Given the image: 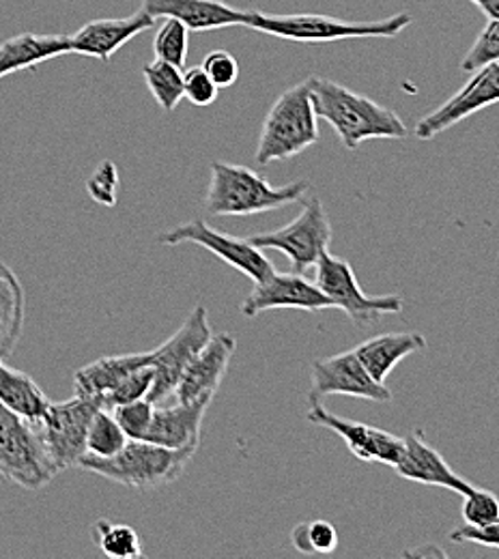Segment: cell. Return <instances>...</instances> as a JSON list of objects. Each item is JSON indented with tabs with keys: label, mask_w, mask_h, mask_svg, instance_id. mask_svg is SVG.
Masks as SVG:
<instances>
[{
	"label": "cell",
	"mask_w": 499,
	"mask_h": 559,
	"mask_svg": "<svg viewBox=\"0 0 499 559\" xmlns=\"http://www.w3.org/2000/svg\"><path fill=\"white\" fill-rule=\"evenodd\" d=\"M319 119L330 123L345 148L356 151L366 140H401L409 134L405 121L375 99L323 78L306 80Z\"/></svg>",
	"instance_id": "cell-1"
},
{
	"label": "cell",
	"mask_w": 499,
	"mask_h": 559,
	"mask_svg": "<svg viewBox=\"0 0 499 559\" xmlns=\"http://www.w3.org/2000/svg\"><path fill=\"white\" fill-rule=\"evenodd\" d=\"M199 448H164L144 439H128L123 450L110 459L84 454L80 469L97 474L128 489H159L179 480Z\"/></svg>",
	"instance_id": "cell-2"
},
{
	"label": "cell",
	"mask_w": 499,
	"mask_h": 559,
	"mask_svg": "<svg viewBox=\"0 0 499 559\" xmlns=\"http://www.w3.org/2000/svg\"><path fill=\"white\" fill-rule=\"evenodd\" d=\"M306 194V181H293L276 188L263 175L246 166L214 162L205 210L210 215H257L299 203Z\"/></svg>",
	"instance_id": "cell-3"
},
{
	"label": "cell",
	"mask_w": 499,
	"mask_h": 559,
	"mask_svg": "<svg viewBox=\"0 0 499 559\" xmlns=\"http://www.w3.org/2000/svg\"><path fill=\"white\" fill-rule=\"evenodd\" d=\"M414 17L409 13H396L385 20L372 22H347L332 15L317 13H293V15H274L248 9L246 26L278 39L297 41V44H328L341 39H392L401 35Z\"/></svg>",
	"instance_id": "cell-4"
},
{
	"label": "cell",
	"mask_w": 499,
	"mask_h": 559,
	"mask_svg": "<svg viewBox=\"0 0 499 559\" xmlns=\"http://www.w3.org/2000/svg\"><path fill=\"white\" fill-rule=\"evenodd\" d=\"M319 140V117L314 112L310 88L299 82L272 104L257 144L254 159L261 166L285 162Z\"/></svg>",
	"instance_id": "cell-5"
},
{
	"label": "cell",
	"mask_w": 499,
	"mask_h": 559,
	"mask_svg": "<svg viewBox=\"0 0 499 559\" xmlns=\"http://www.w3.org/2000/svg\"><path fill=\"white\" fill-rule=\"evenodd\" d=\"M59 474L37 421L0 405V476L20 489L41 490Z\"/></svg>",
	"instance_id": "cell-6"
},
{
	"label": "cell",
	"mask_w": 499,
	"mask_h": 559,
	"mask_svg": "<svg viewBox=\"0 0 499 559\" xmlns=\"http://www.w3.org/2000/svg\"><path fill=\"white\" fill-rule=\"evenodd\" d=\"M246 241L259 250H278L288 259L295 274H306L330 250L332 224L323 203L310 197L293 222L276 230L257 233Z\"/></svg>",
	"instance_id": "cell-7"
},
{
	"label": "cell",
	"mask_w": 499,
	"mask_h": 559,
	"mask_svg": "<svg viewBox=\"0 0 499 559\" xmlns=\"http://www.w3.org/2000/svg\"><path fill=\"white\" fill-rule=\"evenodd\" d=\"M317 286L332 301V308L343 310L357 328L375 325L385 314L403 312V299L399 295L370 297L361 290L356 272L349 261L325 252L317 265Z\"/></svg>",
	"instance_id": "cell-8"
},
{
	"label": "cell",
	"mask_w": 499,
	"mask_h": 559,
	"mask_svg": "<svg viewBox=\"0 0 499 559\" xmlns=\"http://www.w3.org/2000/svg\"><path fill=\"white\" fill-rule=\"evenodd\" d=\"M210 314L205 306H197L183 325L157 349L151 350V366L155 370L153 388L146 396L153 405H164L168 399L175 396L177 383L197 353L203 349L212 338Z\"/></svg>",
	"instance_id": "cell-9"
},
{
	"label": "cell",
	"mask_w": 499,
	"mask_h": 559,
	"mask_svg": "<svg viewBox=\"0 0 499 559\" xmlns=\"http://www.w3.org/2000/svg\"><path fill=\"white\" fill-rule=\"evenodd\" d=\"M97 409L102 407L95 401L73 396L63 403H50L44 418L37 421L46 450L59 472L78 467L86 454V432Z\"/></svg>",
	"instance_id": "cell-10"
},
{
	"label": "cell",
	"mask_w": 499,
	"mask_h": 559,
	"mask_svg": "<svg viewBox=\"0 0 499 559\" xmlns=\"http://www.w3.org/2000/svg\"><path fill=\"white\" fill-rule=\"evenodd\" d=\"M157 243L162 246H181V243H194L205 250H210L219 261L230 265L233 270L241 272L254 282L272 276L276 270L272 261L263 254V250L250 246L246 239L230 237L226 233H219L212 228L203 219H192L188 224H181L173 230H166L157 237Z\"/></svg>",
	"instance_id": "cell-11"
},
{
	"label": "cell",
	"mask_w": 499,
	"mask_h": 559,
	"mask_svg": "<svg viewBox=\"0 0 499 559\" xmlns=\"http://www.w3.org/2000/svg\"><path fill=\"white\" fill-rule=\"evenodd\" d=\"M310 374V403H321V399L332 394L354 396L377 405L392 403V392L385 388V383H379L370 377V372L359 361L356 350H345L312 361Z\"/></svg>",
	"instance_id": "cell-12"
},
{
	"label": "cell",
	"mask_w": 499,
	"mask_h": 559,
	"mask_svg": "<svg viewBox=\"0 0 499 559\" xmlns=\"http://www.w3.org/2000/svg\"><path fill=\"white\" fill-rule=\"evenodd\" d=\"M472 73L474 75L450 99L416 123V139H437L476 112L499 104V61L487 63Z\"/></svg>",
	"instance_id": "cell-13"
},
{
	"label": "cell",
	"mask_w": 499,
	"mask_h": 559,
	"mask_svg": "<svg viewBox=\"0 0 499 559\" xmlns=\"http://www.w3.org/2000/svg\"><path fill=\"white\" fill-rule=\"evenodd\" d=\"M310 405L312 407L308 409L306 419L314 426L330 428L332 432H336L357 461L396 467V463L403 459V452H405L403 437H396V435H392L383 428L370 426V424H359L354 419L334 416L325 407H321V403H310Z\"/></svg>",
	"instance_id": "cell-14"
},
{
	"label": "cell",
	"mask_w": 499,
	"mask_h": 559,
	"mask_svg": "<svg viewBox=\"0 0 499 559\" xmlns=\"http://www.w3.org/2000/svg\"><path fill=\"white\" fill-rule=\"evenodd\" d=\"M281 308L321 312L332 308V301L317 286V282L304 278V274L274 272L272 276L254 282L252 293L241 304V314L248 319H254L261 312L281 310Z\"/></svg>",
	"instance_id": "cell-15"
},
{
	"label": "cell",
	"mask_w": 499,
	"mask_h": 559,
	"mask_svg": "<svg viewBox=\"0 0 499 559\" xmlns=\"http://www.w3.org/2000/svg\"><path fill=\"white\" fill-rule=\"evenodd\" d=\"M155 20L146 11H136L128 17L91 20L72 35V55L110 61L126 44L153 28Z\"/></svg>",
	"instance_id": "cell-16"
},
{
	"label": "cell",
	"mask_w": 499,
	"mask_h": 559,
	"mask_svg": "<svg viewBox=\"0 0 499 559\" xmlns=\"http://www.w3.org/2000/svg\"><path fill=\"white\" fill-rule=\"evenodd\" d=\"M214 396L205 394L188 403H175L170 407H155L151 426L144 441L164 445V448H199L201 430Z\"/></svg>",
	"instance_id": "cell-17"
},
{
	"label": "cell",
	"mask_w": 499,
	"mask_h": 559,
	"mask_svg": "<svg viewBox=\"0 0 499 559\" xmlns=\"http://www.w3.org/2000/svg\"><path fill=\"white\" fill-rule=\"evenodd\" d=\"M403 439H405V452L394 467L401 478L418 485H428V487H441L459 495H467L474 489V485L461 478L443 461V456L432 445H428L423 430H414Z\"/></svg>",
	"instance_id": "cell-18"
},
{
	"label": "cell",
	"mask_w": 499,
	"mask_h": 559,
	"mask_svg": "<svg viewBox=\"0 0 499 559\" xmlns=\"http://www.w3.org/2000/svg\"><path fill=\"white\" fill-rule=\"evenodd\" d=\"M235 350H237V338L233 334L212 336L210 343L197 353V357L190 361V366L181 374L175 390V401L188 403L205 394L215 396Z\"/></svg>",
	"instance_id": "cell-19"
},
{
	"label": "cell",
	"mask_w": 499,
	"mask_h": 559,
	"mask_svg": "<svg viewBox=\"0 0 499 559\" xmlns=\"http://www.w3.org/2000/svg\"><path fill=\"white\" fill-rule=\"evenodd\" d=\"M143 11L153 20L175 17L188 26V31L197 33L246 26L248 17V9H237L222 0H143Z\"/></svg>",
	"instance_id": "cell-20"
},
{
	"label": "cell",
	"mask_w": 499,
	"mask_h": 559,
	"mask_svg": "<svg viewBox=\"0 0 499 559\" xmlns=\"http://www.w3.org/2000/svg\"><path fill=\"white\" fill-rule=\"evenodd\" d=\"M151 364V350L130 355H108L82 366L73 374L75 396L95 401L102 407V399L115 390L130 372Z\"/></svg>",
	"instance_id": "cell-21"
},
{
	"label": "cell",
	"mask_w": 499,
	"mask_h": 559,
	"mask_svg": "<svg viewBox=\"0 0 499 559\" xmlns=\"http://www.w3.org/2000/svg\"><path fill=\"white\" fill-rule=\"evenodd\" d=\"M72 55V35L22 33L0 44V78Z\"/></svg>",
	"instance_id": "cell-22"
},
{
	"label": "cell",
	"mask_w": 499,
	"mask_h": 559,
	"mask_svg": "<svg viewBox=\"0 0 499 559\" xmlns=\"http://www.w3.org/2000/svg\"><path fill=\"white\" fill-rule=\"evenodd\" d=\"M428 349V341L418 332H401V334H381L357 347L356 355L370 377L379 383L392 374V370L409 355Z\"/></svg>",
	"instance_id": "cell-23"
},
{
	"label": "cell",
	"mask_w": 499,
	"mask_h": 559,
	"mask_svg": "<svg viewBox=\"0 0 499 559\" xmlns=\"http://www.w3.org/2000/svg\"><path fill=\"white\" fill-rule=\"evenodd\" d=\"M0 405L31 421L44 418L50 401L26 372L15 370L0 359Z\"/></svg>",
	"instance_id": "cell-24"
},
{
	"label": "cell",
	"mask_w": 499,
	"mask_h": 559,
	"mask_svg": "<svg viewBox=\"0 0 499 559\" xmlns=\"http://www.w3.org/2000/svg\"><path fill=\"white\" fill-rule=\"evenodd\" d=\"M26 297L17 276L0 261V359H7L20 343Z\"/></svg>",
	"instance_id": "cell-25"
},
{
	"label": "cell",
	"mask_w": 499,
	"mask_h": 559,
	"mask_svg": "<svg viewBox=\"0 0 499 559\" xmlns=\"http://www.w3.org/2000/svg\"><path fill=\"white\" fill-rule=\"evenodd\" d=\"M93 538L97 549L112 559L143 558V543L139 532L132 525L112 523V521H97L93 527Z\"/></svg>",
	"instance_id": "cell-26"
},
{
	"label": "cell",
	"mask_w": 499,
	"mask_h": 559,
	"mask_svg": "<svg viewBox=\"0 0 499 559\" xmlns=\"http://www.w3.org/2000/svg\"><path fill=\"white\" fill-rule=\"evenodd\" d=\"M144 82L164 112H173L183 99V71L177 66L155 59L144 66Z\"/></svg>",
	"instance_id": "cell-27"
},
{
	"label": "cell",
	"mask_w": 499,
	"mask_h": 559,
	"mask_svg": "<svg viewBox=\"0 0 499 559\" xmlns=\"http://www.w3.org/2000/svg\"><path fill=\"white\" fill-rule=\"evenodd\" d=\"M128 443L126 432L117 424L112 412L108 409H97L95 416L88 424L86 432V454L99 456V459H110L123 450Z\"/></svg>",
	"instance_id": "cell-28"
},
{
	"label": "cell",
	"mask_w": 499,
	"mask_h": 559,
	"mask_svg": "<svg viewBox=\"0 0 499 559\" xmlns=\"http://www.w3.org/2000/svg\"><path fill=\"white\" fill-rule=\"evenodd\" d=\"M290 543L299 554L306 556H330L338 547V532L330 521L314 519L293 527Z\"/></svg>",
	"instance_id": "cell-29"
},
{
	"label": "cell",
	"mask_w": 499,
	"mask_h": 559,
	"mask_svg": "<svg viewBox=\"0 0 499 559\" xmlns=\"http://www.w3.org/2000/svg\"><path fill=\"white\" fill-rule=\"evenodd\" d=\"M188 26H183L179 20L166 17V22L157 28L153 39L155 59L183 70L188 61Z\"/></svg>",
	"instance_id": "cell-30"
},
{
	"label": "cell",
	"mask_w": 499,
	"mask_h": 559,
	"mask_svg": "<svg viewBox=\"0 0 499 559\" xmlns=\"http://www.w3.org/2000/svg\"><path fill=\"white\" fill-rule=\"evenodd\" d=\"M153 377L155 370L151 364L136 368L134 372H130L115 390H110L104 399H102V409L112 412L119 405L126 403H134V401H143L148 396L151 388H153Z\"/></svg>",
	"instance_id": "cell-31"
},
{
	"label": "cell",
	"mask_w": 499,
	"mask_h": 559,
	"mask_svg": "<svg viewBox=\"0 0 499 559\" xmlns=\"http://www.w3.org/2000/svg\"><path fill=\"white\" fill-rule=\"evenodd\" d=\"M494 61H499V20H489V24L480 31L474 46L461 61V70L472 73Z\"/></svg>",
	"instance_id": "cell-32"
},
{
	"label": "cell",
	"mask_w": 499,
	"mask_h": 559,
	"mask_svg": "<svg viewBox=\"0 0 499 559\" xmlns=\"http://www.w3.org/2000/svg\"><path fill=\"white\" fill-rule=\"evenodd\" d=\"M153 409L155 405L151 401H134V403H126L112 409V416L117 419V424L121 426V430L126 432L128 439H144L146 430L151 426L153 418Z\"/></svg>",
	"instance_id": "cell-33"
},
{
	"label": "cell",
	"mask_w": 499,
	"mask_h": 559,
	"mask_svg": "<svg viewBox=\"0 0 499 559\" xmlns=\"http://www.w3.org/2000/svg\"><path fill=\"white\" fill-rule=\"evenodd\" d=\"M461 516L467 525H485L499 516V499L491 490L474 489L463 495Z\"/></svg>",
	"instance_id": "cell-34"
},
{
	"label": "cell",
	"mask_w": 499,
	"mask_h": 559,
	"mask_svg": "<svg viewBox=\"0 0 499 559\" xmlns=\"http://www.w3.org/2000/svg\"><path fill=\"white\" fill-rule=\"evenodd\" d=\"M86 190L95 203L112 207L117 203V190H119L117 166L112 162H102L91 175V179L86 181Z\"/></svg>",
	"instance_id": "cell-35"
},
{
	"label": "cell",
	"mask_w": 499,
	"mask_h": 559,
	"mask_svg": "<svg viewBox=\"0 0 499 559\" xmlns=\"http://www.w3.org/2000/svg\"><path fill=\"white\" fill-rule=\"evenodd\" d=\"M217 86L203 68H190L183 71V97L199 108L212 106L217 99Z\"/></svg>",
	"instance_id": "cell-36"
},
{
	"label": "cell",
	"mask_w": 499,
	"mask_h": 559,
	"mask_svg": "<svg viewBox=\"0 0 499 559\" xmlns=\"http://www.w3.org/2000/svg\"><path fill=\"white\" fill-rule=\"evenodd\" d=\"M450 543L454 545H480V547H489V549H499V516L485 523V525H461L456 530L450 532Z\"/></svg>",
	"instance_id": "cell-37"
},
{
	"label": "cell",
	"mask_w": 499,
	"mask_h": 559,
	"mask_svg": "<svg viewBox=\"0 0 499 559\" xmlns=\"http://www.w3.org/2000/svg\"><path fill=\"white\" fill-rule=\"evenodd\" d=\"M203 70L207 71V75L215 82L217 88H226V86H233L239 78V63L237 59L226 52V50H214L205 57Z\"/></svg>",
	"instance_id": "cell-38"
},
{
	"label": "cell",
	"mask_w": 499,
	"mask_h": 559,
	"mask_svg": "<svg viewBox=\"0 0 499 559\" xmlns=\"http://www.w3.org/2000/svg\"><path fill=\"white\" fill-rule=\"evenodd\" d=\"M489 20H499V0H472Z\"/></svg>",
	"instance_id": "cell-39"
}]
</instances>
